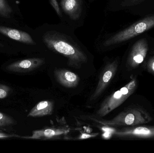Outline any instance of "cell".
I'll use <instances>...</instances> for the list:
<instances>
[{
    "instance_id": "1",
    "label": "cell",
    "mask_w": 154,
    "mask_h": 153,
    "mask_svg": "<svg viewBox=\"0 0 154 153\" xmlns=\"http://www.w3.org/2000/svg\"><path fill=\"white\" fill-rule=\"evenodd\" d=\"M43 40L50 50L67 58L68 64L69 66L79 69L88 62L87 55L79 48L58 33H47Z\"/></svg>"
},
{
    "instance_id": "2",
    "label": "cell",
    "mask_w": 154,
    "mask_h": 153,
    "mask_svg": "<svg viewBox=\"0 0 154 153\" xmlns=\"http://www.w3.org/2000/svg\"><path fill=\"white\" fill-rule=\"evenodd\" d=\"M93 119L103 125L134 127L149 123L152 121V117L144 109L135 107L127 109L110 120Z\"/></svg>"
},
{
    "instance_id": "3",
    "label": "cell",
    "mask_w": 154,
    "mask_h": 153,
    "mask_svg": "<svg viewBox=\"0 0 154 153\" xmlns=\"http://www.w3.org/2000/svg\"><path fill=\"white\" fill-rule=\"evenodd\" d=\"M136 78H134L122 88L107 97L102 102L97 112L99 117H104L123 104L137 88Z\"/></svg>"
},
{
    "instance_id": "4",
    "label": "cell",
    "mask_w": 154,
    "mask_h": 153,
    "mask_svg": "<svg viewBox=\"0 0 154 153\" xmlns=\"http://www.w3.org/2000/svg\"><path fill=\"white\" fill-rule=\"evenodd\" d=\"M154 27V16L147 17L107 40L106 46L124 42Z\"/></svg>"
},
{
    "instance_id": "5",
    "label": "cell",
    "mask_w": 154,
    "mask_h": 153,
    "mask_svg": "<svg viewBox=\"0 0 154 153\" xmlns=\"http://www.w3.org/2000/svg\"><path fill=\"white\" fill-rule=\"evenodd\" d=\"M118 68L117 60L109 63L102 70L96 89L90 98V100L94 101L98 98L106 89L116 75Z\"/></svg>"
},
{
    "instance_id": "6",
    "label": "cell",
    "mask_w": 154,
    "mask_h": 153,
    "mask_svg": "<svg viewBox=\"0 0 154 153\" xmlns=\"http://www.w3.org/2000/svg\"><path fill=\"white\" fill-rule=\"evenodd\" d=\"M113 135L119 137L154 138V126H137L115 130Z\"/></svg>"
},
{
    "instance_id": "7",
    "label": "cell",
    "mask_w": 154,
    "mask_h": 153,
    "mask_svg": "<svg viewBox=\"0 0 154 153\" xmlns=\"http://www.w3.org/2000/svg\"><path fill=\"white\" fill-rule=\"evenodd\" d=\"M147 42L145 40H139L135 43L127 60V64L131 69H135L144 61L148 52Z\"/></svg>"
},
{
    "instance_id": "8",
    "label": "cell",
    "mask_w": 154,
    "mask_h": 153,
    "mask_svg": "<svg viewBox=\"0 0 154 153\" xmlns=\"http://www.w3.org/2000/svg\"><path fill=\"white\" fill-rule=\"evenodd\" d=\"M45 63L42 58H31L20 60L10 64L6 66L7 70L14 72H30L41 66Z\"/></svg>"
},
{
    "instance_id": "9",
    "label": "cell",
    "mask_w": 154,
    "mask_h": 153,
    "mask_svg": "<svg viewBox=\"0 0 154 153\" xmlns=\"http://www.w3.org/2000/svg\"><path fill=\"white\" fill-rule=\"evenodd\" d=\"M57 81L62 86L66 88H74L79 84V77L78 75L69 70L56 69L54 72Z\"/></svg>"
},
{
    "instance_id": "10",
    "label": "cell",
    "mask_w": 154,
    "mask_h": 153,
    "mask_svg": "<svg viewBox=\"0 0 154 153\" xmlns=\"http://www.w3.org/2000/svg\"><path fill=\"white\" fill-rule=\"evenodd\" d=\"M0 33L11 39L24 44L33 45L35 42L31 36L25 31L0 26Z\"/></svg>"
},
{
    "instance_id": "11",
    "label": "cell",
    "mask_w": 154,
    "mask_h": 153,
    "mask_svg": "<svg viewBox=\"0 0 154 153\" xmlns=\"http://www.w3.org/2000/svg\"><path fill=\"white\" fill-rule=\"evenodd\" d=\"M68 132V130L63 128H44L41 130L33 131L32 135L31 136L23 137L22 138L32 139H51L56 137L64 134Z\"/></svg>"
},
{
    "instance_id": "12",
    "label": "cell",
    "mask_w": 154,
    "mask_h": 153,
    "mask_svg": "<svg viewBox=\"0 0 154 153\" xmlns=\"http://www.w3.org/2000/svg\"><path fill=\"white\" fill-rule=\"evenodd\" d=\"M61 5L64 11L70 18L76 20L82 10L81 0H61Z\"/></svg>"
},
{
    "instance_id": "13",
    "label": "cell",
    "mask_w": 154,
    "mask_h": 153,
    "mask_svg": "<svg viewBox=\"0 0 154 153\" xmlns=\"http://www.w3.org/2000/svg\"><path fill=\"white\" fill-rule=\"evenodd\" d=\"M53 103L50 101L46 100L38 102L33 107L28 114V117H40L51 115L53 111Z\"/></svg>"
},
{
    "instance_id": "14",
    "label": "cell",
    "mask_w": 154,
    "mask_h": 153,
    "mask_svg": "<svg viewBox=\"0 0 154 153\" xmlns=\"http://www.w3.org/2000/svg\"><path fill=\"white\" fill-rule=\"evenodd\" d=\"M15 123V120L11 117L0 112V127L11 125Z\"/></svg>"
},
{
    "instance_id": "15",
    "label": "cell",
    "mask_w": 154,
    "mask_h": 153,
    "mask_svg": "<svg viewBox=\"0 0 154 153\" xmlns=\"http://www.w3.org/2000/svg\"><path fill=\"white\" fill-rule=\"evenodd\" d=\"M11 11V9L6 1L5 0H0V14L7 16Z\"/></svg>"
},
{
    "instance_id": "16",
    "label": "cell",
    "mask_w": 154,
    "mask_h": 153,
    "mask_svg": "<svg viewBox=\"0 0 154 153\" xmlns=\"http://www.w3.org/2000/svg\"><path fill=\"white\" fill-rule=\"evenodd\" d=\"M10 88L5 84H0V99H4L8 96Z\"/></svg>"
},
{
    "instance_id": "17",
    "label": "cell",
    "mask_w": 154,
    "mask_h": 153,
    "mask_svg": "<svg viewBox=\"0 0 154 153\" xmlns=\"http://www.w3.org/2000/svg\"><path fill=\"white\" fill-rule=\"evenodd\" d=\"M50 3L51 5L53 6L57 13L59 16H61V11H60V8L59 5V4L57 0H50Z\"/></svg>"
},
{
    "instance_id": "18",
    "label": "cell",
    "mask_w": 154,
    "mask_h": 153,
    "mask_svg": "<svg viewBox=\"0 0 154 153\" xmlns=\"http://www.w3.org/2000/svg\"><path fill=\"white\" fill-rule=\"evenodd\" d=\"M147 69L148 72L154 75V57H152L148 61Z\"/></svg>"
},
{
    "instance_id": "19",
    "label": "cell",
    "mask_w": 154,
    "mask_h": 153,
    "mask_svg": "<svg viewBox=\"0 0 154 153\" xmlns=\"http://www.w3.org/2000/svg\"><path fill=\"white\" fill-rule=\"evenodd\" d=\"M98 134H83L80 136L79 139H87V138H90L91 137H95L97 136Z\"/></svg>"
},
{
    "instance_id": "20",
    "label": "cell",
    "mask_w": 154,
    "mask_h": 153,
    "mask_svg": "<svg viewBox=\"0 0 154 153\" xmlns=\"http://www.w3.org/2000/svg\"><path fill=\"white\" fill-rule=\"evenodd\" d=\"M14 135H11L6 134L4 133H0V139H4V138H9V137H14Z\"/></svg>"
},
{
    "instance_id": "21",
    "label": "cell",
    "mask_w": 154,
    "mask_h": 153,
    "mask_svg": "<svg viewBox=\"0 0 154 153\" xmlns=\"http://www.w3.org/2000/svg\"><path fill=\"white\" fill-rule=\"evenodd\" d=\"M112 134L109 132H105V133L102 134V137L105 139H109L111 137Z\"/></svg>"
}]
</instances>
